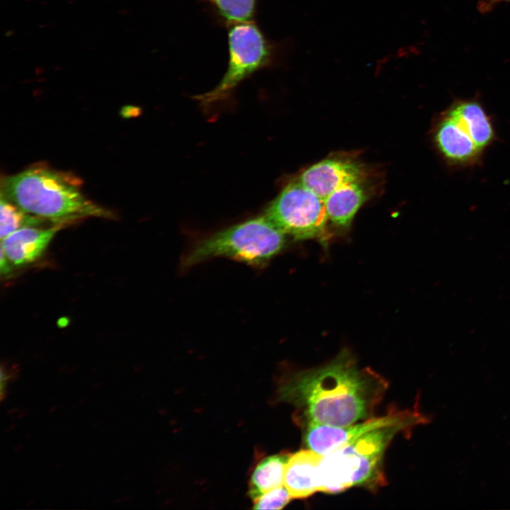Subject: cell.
<instances>
[{
    "instance_id": "obj_15",
    "label": "cell",
    "mask_w": 510,
    "mask_h": 510,
    "mask_svg": "<svg viewBox=\"0 0 510 510\" xmlns=\"http://www.w3.org/2000/svg\"><path fill=\"white\" fill-rule=\"evenodd\" d=\"M0 198L1 239L21 228L38 226L45 220L23 210L2 195Z\"/></svg>"
},
{
    "instance_id": "obj_7",
    "label": "cell",
    "mask_w": 510,
    "mask_h": 510,
    "mask_svg": "<svg viewBox=\"0 0 510 510\" xmlns=\"http://www.w3.org/2000/svg\"><path fill=\"white\" fill-rule=\"evenodd\" d=\"M430 418L418 409L391 412L356 425L343 426L309 423L305 438L309 449L324 455L378 428L407 423L414 426L429 423Z\"/></svg>"
},
{
    "instance_id": "obj_18",
    "label": "cell",
    "mask_w": 510,
    "mask_h": 510,
    "mask_svg": "<svg viewBox=\"0 0 510 510\" xmlns=\"http://www.w3.org/2000/svg\"><path fill=\"white\" fill-rule=\"evenodd\" d=\"M501 2H510V0H481L478 4V8L482 13L488 12Z\"/></svg>"
},
{
    "instance_id": "obj_1",
    "label": "cell",
    "mask_w": 510,
    "mask_h": 510,
    "mask_svg": "<svg viewBox=\"0 0 510 510\" xmlns=\"http://www.w3.org/2000/svg\"><path fill=\"white\" fill-rule=\"evenodd\" d=\"M385 380L360 369L348 351L321 368L298 374L283 396L302 409L307 424L343 426L370 416L387 388Z\"/></svg>"
},
{
    "instance_id": "obj_2",
    "label": "cell",
    "mask_w": 510,
    "mask_h": 510,
    "mask_svg": "<svg viewBox=\"0 0 510 510\" xmlns=\"http://www.w3.org/2000/svg\"><path fill=\"white\" fill-rule=\"evenodd\" d=\"M80 183L68 173L35 166L5 177L1 195L23 210L56 225L91 217L113 219L111 211L84 196Z\"/></svg>"
},
{
    "instance_id": "obj_6",
    "label": "cell",
    "mask_w": 510,
    "mask_h": 510,
    "mask_svg": "<svg viewBox=\"0 0 510 510\" xmlns=\"http://www.w3.org/2000/svg\"><path fill=\"white\" fill-rule=\"evenodd\" d=\"M264 215L296 240L328 239L329 222L322 198L298 180L285 186L268 205Z\"/></svg>"
},
{
    "instance_id": "obj_19",
    "label": "cell",
    "mask_w": 510,
    "mask_h": 510,
    "mask_svg": "<svg viewBox=\"0 0 510 510\" xmlns=\"http://www.w3.org/2000/svg\"><path fill=\"white\" fill-rule=\"evenodd\" d=\"M11 373L7 372L6 369L1 367V400L6 395V387L8 381L11 380Z\"/></svg>"
},
{
    "instance_id": "obj_10",
    "label": "cell",
    "mask_w": 510,
    "mask_h": 510,
    "mask_svg": "<svg viewBox=\"0 0 510 510\" xmlns=\"http://www.w3.org/2000/svg\"><path fill=\"white\" fill-rule=\"evenodd\" d=\"M62 225L50 228L26 227L1 239V248L11 264H28L38 259Z\"/></svg>"
},
{
    "instance_id": "obj_4",
    "label": "cell",
    "mask_w": 510,
    "mask_h": 510,
    "mask_svg": "<svg viewBox=\"0 0 510 510\" xmlns=\"http://www.w3.org/2000/svg\"><path fill=\"white\" fill-rule=\"evenodd\" d=\"M285 236L265 215L258 216L199 241L183 258L182 267L189 268L215 257L261 266L283 249Z\"/></svg>"
},
{
    "instance_id": "obj_3",
    "label": "cell",
    "mask_w": 510,
    "mask_h": 510,
    "mask_svg": "<svg viewBox=\"0 0 510 510\" xmlns=\"http://www.w3.org/2000/svg\"><path fill=\"white\" fill-rule=\"evenodd\" d=\"M414 426L402 423L378 428L322 455L319 492L335 494L355 486L375 488L383 484L382 466L387 446L398 433Z\"/></svg>"
},
{
    "instance_id": "obj_21",
    "label": "cell",
    "mask_w": 510,
    "mask_h": 510,
    "mask_svg": "<svg viewBox=\"0 0 510 510\" xmlns=\"http://www.w3.org/2000/svg\"><path fill=\"white\" fill-rule=\"evenodd\" d=\"M122 113H124V116L125 117H127L128 114V117L136 116L137 113H140V109L133 106L125 107Z\"/></svg>"
},
{
    "instance_id": "obj_5",
    "label": "cell",
    "mask_w": 510,
    "mask_h": 510,
    "mask_svg": "<svg viewBox=\"0 0 510 510\" xmlns=\"http://www.w3.org/2000/svg\"><path fill=\"white\" fill-rule=\"evenodd\" d=\"M229 61L220 83L211 91L194 97L208 107L226 99L250 75L270 64L273 47L251 21L230 24L228 32Z\"/></svg>"
},
{
    "instance_id": "obj_16",
    "label": "cell",
    "mask_w": 510,
    "mask_h": 510,
    "mask_svg": "<svg viewBox=\"0 0 510 510\" xmlns=\"http://www.w3.org/2000/svg\"><path fill=\"white\" fill-rule=\"evenodd\" d=\"M220 16L230 24L251 21L256 0H210Z\"/></svg>"
},
{
    "instance_id": "obj_13",
    "label": "cell",
    "mask_w": 510,
    "mask_h": 510,
    "mask_svg": "<svg viewBox=\"0 0 510 510\" xmlns=\"http://www.w3.org/2000/svg\"><path fill=\"white\" fill-rule=\"evenodd\" d=\"M367 181L345 185L324 199L328 220L334 227H350L356 214L369 198Z\"/></svg>"
},
{
    "instance_id": "obj_17",
    "label": "cell",
    "mask_w": 510,
    "mask_h": 510,
    "mask_svg": "<svg viewBox=\"0 0 510 510\" xmlns=\"http://www.w3.org/2000/svg\"><path fill=\"white\" fill-rule=\"evenodd\" d=\"M292 499L285 487L275 488L254 501V509H281Z\"/></svg>"
},
{
    "instance_id": "obj_8",
    "label": "cell",
    "mask_w": 510,
    "mask_h": 510,
    "mask_svg": "<svg viewBox=\"0 0 510 510\" xmlns=\"http://www.w3.org/2000/svg\"><path fill=\"white\" fill-rule=\"evenodd\" d=\"M431 137L436 152L448 168L464 169L481 164L484 152L448 108L436 116Z\"/></svg>"
},
{
    "instance_id": "obj_12",
    "label": "cell",
    "mask_w": 510,
    "mask_h": 510,
    "mask_svg": "<svg viewBox=\"0 0 510 510\" xmlns=\"http://www.w3.org/2000/svg\"><path fill=\"white\" fill-rule=\"evenodd\" d=\"M447 108L482 152L496 141L492 118L477 98H455Z\"/></svg>"
},
{
    "instance_id": "obj_11",
    "label": "cell",
    "mask_w": 510,
    "mask_h": 510,
    "mask_svg": "<svg viewBox=\"0 0 510 510\" xmlns=\"http://www.w3.org/2000/svg\"><path fill=\"white\" fill-rule=\"evenodd\" d=\"M322 455L301 450L290 455L283 484L293 499L307 498L319 492V467Z\"/></svg>"
},
{
    "instance_id": "obj_20",
    "label": "cell",
    "mask_w": 510,
    "mask_h": 510,
    "mask_svg": "<svg viewBox=\"0 0 510 510\" xmlns=\"http://www.w3.org/2000/svg\"><path fill=\"white\" fill-rule=\"evenodd\" d=\"M11 262L7 259L4 251L1 248V255H0V271L2 274L7 275L11 271Z\"/></svg>"
},
{
    "instance_id": "obj_14",
    "label": "cell",
    "mask_w": 510,
    "mask_h": 510,
    "mask_svg": "<svg viewBox=\"0 0 510 510\" xmlns=\"http://www.w3.org/2000/svg\"><path fill=\"white\" fill-rule=\"evenodd\" d=\"M290 454H278L263 459L254 470L249 483V496L256 501L265 493L283 486Z\"/></svg>"
},
{
    "instance_id": "obj_9",
    "label": "cell",
    "mask_w": 510,
    "mask_h": 510,
    "mask_svg": "<svg viewBox=\"0 0 510 510\" xmlns=\"http://www.w3.org/2000/svg\"><path fill=\"white\" fill-rule=\"evenodd\" d=\"M368 178V172L362 164L352 159L334 157L307 167L298 181L324 200L345 185L367 181Z\"/></svg>"
}]
</instances>
